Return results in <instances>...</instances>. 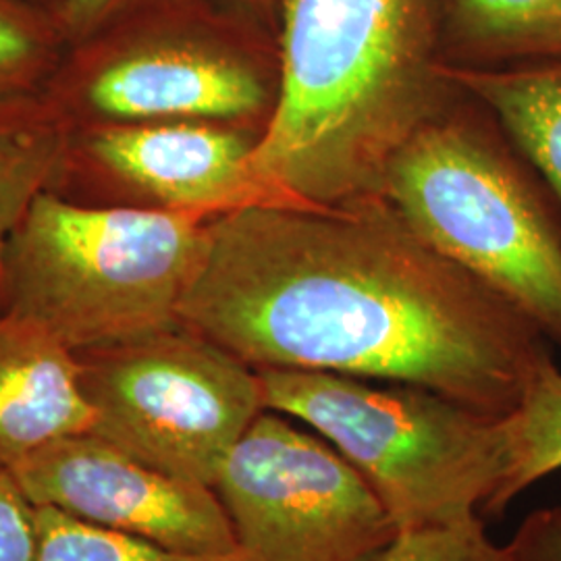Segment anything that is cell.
Listing matches in <instances>:
<instances>
[{"label": "cell", "instance_id": "obj_1", "mask_svg": "<svg viewBox=\"0 0 561 561\" xmlns=\"http://www.w3.org/2000/svg\"><path fill=\"white\" fill-rule=\"evenodd\" d=\"M180 324L254 370L412 385L495 419L551 362L533 322L382 198L259 202L210 219Z\"/></svg>", "mask_w": 561, "mask_h": 561}, {"label": "cell", "instance_id": "obj_2", "mask_svg": "<svg viewBox=\"0 0 561 561\" xmlns=\"http://www.w3.org/2000/svg\"><path fill=\"white\" fill-rule=\"evenodd\" d=\"M435 46V0H283L277 96L252 159L264 192L381 198L396 154L460 92Z\"/></svg>", "mask_w": 561, "mask_h": 561}, {"label": "cell", "instance_id": "obj_3", "mask_svg": "<svg viewBox=\"0 0 561 561\" xmlns=\"http://www.w3.org/2000/svg\"><path fill=\"white\" fill-rule=\"evenodd\" d=\"M208 222L42 192L2 245L0 317L38 327L73 354L171 329Z\"/></svg>", "mask_w": 561, "mask_h": 561}, {"label": "cell", "instance_id": "obj_4", "mask_svg": "<svg viewBox=\"0 0 561 561\" xmlns=\"http://www.w3.org/2000/svg\"><path fill=\"white\" fill-rule=\"evenodd\" d=\"M500 134L447 108L389 164L381 198L422 240L561 345V221Z\"/></svg>", "mask_w": 561, "mask_h": 561}, {"label": "cell", "instance_id": "obj_5", "mask_svg": "<svg viewBox=\"0 0 561 561\" xmlns=\"http://www.w3.org/2000/svg\"><path fill=\"white\" fill-rule=\"evenodd\" d=\"M264 408L312 428L377 493L398 530L500 514L505 419L412 385L256 370Z\"/></svg>", "mask_w": 561, "mask_h": 561}, {"label": "cell", "instance_id": "obj_6", "mask_svg": "<svg viewBox=\"0 0 561 561\" xmlns=\"http://www.w3.org/2000/svg\"><path fill=\"white\" fill-rule=\"evenodd\" d=\"M42 96L67 129L210 121L262 134L277 57L198 0H140L69 44Z\"/></svg>", "mask_w": 561, "mask_h": 561}, {"label": "cell", "instance_id": "obj_7", "mask_svg": "<svg viewBox=\"0 0 561 561\" xmlns=\"http://www.w3.org/2000/svg\"><path fill=\"white\" fill-rule=\"evenodd\" d=\"M76 358L92 433L183 481L215 486L266 410L259 373L183 324Z\"/></svg>", "mask_w": 561, "mask_h": 561}, {"label": "cell", "instance_id": "obj_8", "mask_svg": "<svg viewBox=\"0 0 561 561\" xmlns=\"http://www.w3.org/2000/svg\"><path fill=\"white\" fill-rule=\"evenodd\" d=\"M238 561H377L398 526L340 451L264 410L215 481Z\"/></svg>", "mask_w": 561, "mask_h": 561}, {"label": "cell", "instance_id": "obj_9", "mask_svg": "<svg viewBox=\"0 0 561 561\" xmlns=\"http://www.w3.org/2000/svg\"><path fill=\"white\" fill-rule=\"evenodd\" d=\"M261 131L210 121L69 129L48 190L94 208L219 217L275 202L254 175Z\"/></svg>", "mask_w": 561, "mask_h": 561}, {"label": "cell", "instance_id": "obj_10", "mask_svg": "<svg viewBox=\"0 0 561 561\" xmlns=\"http://www.w3.org/2000/svg\"><path fill=\"white\" fill-rule=\"evenodd\" d=\"M11 474L36 507L180 553L238 558L213 486L164 474L94 433L46 445Z\"/></svg>", "mask_w": 561, "mask_h": 561}, {"label": "cell", "instance_id": "obj_11", "mask_svg": "<svg viewBox=\"0 0 561 561\" xmlns=\"http://www.w3.org/2000/svg\"><path fill=\"white\" fill-rule=\"evenodd\" d=\"M92 424L76 354L34 324L0 317V470Z\"/></svg>", "mask_w": 561, "mask_h": 561}, {"label": "cell", "instance_id": "obj_12", "mask_svg": "<svg viewBox=\"0 0 561 561\" xmlns=\"http://www.w3.org/2000/svg\"><path fill=\"white\" fill-rule=\"evenodd\" d=\"M535 169L561 210V60L502 69L445 67Z\"/></svg>", "mask_w": 561, "mask_h": 561}, {"label": "cell", "instance_id": "obj_13", "mask_svg": "<svg viewBox=\"0 0 561 561\" xmlns=\"http://www.w3.org/2000/svg\"><path fill=\"white\" fill-rule=\"evenodd\" d=\"M449 32L477 69L561 60V0H449Z\"/></svg>", "mask_w": 561, "mask_h": 561}, {"label": "cell", "instance_id": "obj_14", "mask_svg": "<svg viewBox=\"0 0 561 561\" xmlns=\"http://www.w3.org/2000/svg\"><path fill=\"white\" fill-rule=\"evenodd\" d=\"M67 131L44 96L0 102V252L32 202L48 190Z\"/></svg>", "mask_w": 561, "mask_h": 561}, {"label": "cell", "instance_id": "obj_15", "mask_svg": "<svg viewBox=\"0 0 561 561\" xmlns=\"http://www.w3.org/2000/svg\"><path fill=\"white\" fill-rule=\"evenodd\" d=\"M67 48L55 9L34 0H0V102L42 96Z\"/></svg>", "mask_w": 561, "mask_h": 561}, {"label": "cell", "instance_id": "obj_16", "mask_svg": "<svg viewBox=\"0 0 561 561\" xmlns=\"http://www.w3.org/2000/svg\"><path fill=\"white\" fill-rule=\"evenodd\" d=\"M510 468L502 491V512L522 491L561 468V370L547 362L520 408L505 419Z\"/></svg>", "mask_w": 561, "mask_h": 561}, {"label": "cell", "instance_id": "obj_17", "mask_svg": "<svg viewBox=\"0 0 561 561\" xmlns=\"http://www.w3.org/2000/svg\"><path fill=\"white\" fill-rule=\"evenodd\" d=\"M38 561H238V558L180 553L154 542L104 530L46 507H38Z\"/></svg>", "mask_w": 561, "mask_h": 561}, {"label": "cell", "instance_id": "obj_18", "mask_svg": "<svg viewBox=\"0 0 561 561\" xmlns=\"http://www.w3.org/2000/svg\"><path fill=\"white\" fill-rule=\"evenodd\" d=\"M377 561H514L510 545L486 535L481 516L398 530Z\"/></svg>", "mask_w": 561, "mask_h": 561}, {"label": "cell", "instance_id": "obj_19", "mask_svg": "<svg viewBox=\"0 0 561 561\" xmlns=\"http://www.w3.org/2000/svg\"><path fill=\"white\" fill-rule=\"evenodd\" d=\"M38 507L27 500L11 470H0V561H38Z\"/></svg>", "mask_w": 561, "mask_h": 561}, {"label": "cell", "instance_id": "obj_20", "mask_svg": "<svg viewBox=\"0 0 561 561\" xmlns=\"http://www.w3.org/2000/svg\"><path fill=\"white\" fill-rule=\"evenodd\" d=\"M507 545L514 561H561V507L526 516Z\"/></svg>", "mask_w": 561, "mask_h": 561}, {"label": "cell", "instance_id": "obj_21", "mask_svg": "<svg viewBox=\"0 0 561 561\" xmlns=\"http://www.w3.org/2000/svg\"><path fill=\"white\" fill-rule=\"evenodd\" d=\"M136 2L140 0H62L59 18L67 42L73 44L85 38L99 30L104 21L115 18Z\"/></svg>", "mask_w": 561, "mask_h": 561}, {"label": "cell", "instance_id": "obj_22", "mask_svg": "<svg viewBox=\"0 0 561 561\" xmlns=\"http://www.w3.org/2000/svg\"><path fill=\"white\" fill-rule=\"evenodd\" d=\"M231 4H236L241 11H248V13H262V11H268L275 0H229Z\"/></svg>", "mask_w": 561, "mask_h": 561}, {"label": "cell", "instance_id": "obj_23", "mask_svg": "<svg viewBox=\"0 0 561 561\" xmlns=\"http://www.w3.org/2000/svg\"><path fill=\"white\" fill-rule=\"evenodd\" d=\"M34 2L44 4V7H48V9H55L57 13H59L60 4H62V0H34Z\"/></svg>", "mask_w": 561, "mask_h": 561}]
</instances>
